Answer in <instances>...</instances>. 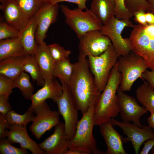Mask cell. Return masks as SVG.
<instances>
[{"label": "cell", "mask_w": 154, "mask_h": 154, "mask_svg": "<svg viewBox=\"0 0 154 154\" xmlns=\"http://www.w3.org/2000/svg\"><path fill=\"white\" fill-rule=\"evenodd\" d=\"M74 64L68 86L76 106L82 115L90 106H96L101 93L96 85L86 56L79 52L77 61Z\"/></svg>", "instance_id": "obj_1"}, {"label": "cell", "mask_w": 154, "mask_h": 154, "mask_svg": "<svg viewBox=\"0 0 154 154\" xmlns=\"http://www.w3.org/2000/svg\"><path fill=\"white\" fill-rule=\"evenodd\" d=\"M121 75L118 69L117 62L111 70L106 86L101 93L95 108V125L116 117L120 108L117 90L121 82Z\"/></svg>", "instance_id": "obj_2"}, {"label": "cell", "mask_w": 154, "mask_h": 154, "mask_svg": "<svg viewBox=\"0 0 154 154\" xmlns=\"http://www.w3.org/2000/svg\"><path fill=\"white\" fill-rule=\"evenodd\" d=\"M95 106H90L78 121L74 137L70 141L68 149L80 150L86 154H105L97 148L93 135Z\"/></svg>", "instance_id": "obj_3"}, {"label": "cell", "mask_w": 154, "mask_h": 154, "mask_svg": "<svg viewBox=\"0 0 154 154\" xmlns=\"http://www.w3.org/2000/svg\"><path fill=\"white\" fill-rule=\"evenodd\" d=\"M129 38L131 51L141 56L151 70H154V24L133 25Z\"/></svg>", "instance_id": "obj_4"}, {"label": "cell", "mask_w": 154, "mask_h": 154, "mask_svg": "<svg viewBox=\"0 0 154 154\" xmlns=\"http://www.w3.org/2000/svg\"><path fill=\"white\" fill-rule=\"evenodd\" d=\"M119 56L112 43L99 55L88 56L90 70L96 85L101 93L104 90L111 71L117 62Z\"/></svg>", "instance_id": "obj_5"}, {"label": "cell", "mask_w": 154, "mask_h": 154, "mask_svg": "<svg viewBox=\"0 0 154 154\" xmlns=\"http://www.w3.org/2000/svg\"><path fill=\"white\" fill-rule=\"evenodd\" d=\"M60 7L65 18L66 23L75 33L78 39L88 32L101 30L102 23L90 9L84 11L78 8L71 9L64 4Z\"/></svg>", "instance_id": "obj_6"}, {"label": "cell", "mask_w": 154, "mask_h": 154, "mask_svg": "<svg viewBox=\"0 0 154 154\" xmlns=\"http://www.w3.org/2000/svg\"><path fill=\"white\" fill-rule=\"evenodd\" d=\"M119 71L121 75L119 87L123 92L130 91L133 83L147 69L143 59L133 51L119 56L118 61Z\"/></svg>", "instance_id": "obj_7"}, {"label": "cell", "mask_w": 154, "mask_h": 154, "mask_svg": "<svg viewBox=\"0 0 154 154\" xmlns=\"http://www.w3.org/2000/svg\"><path fill=\"white\" fill-rule=\"evenodd\" d=\"M63 92L61 96L55 103L60 114L64 120L65 131L70 140L75 133L78 120L79 111L73 98L68 85L60 81Z\"/></svg>", "instance_id": "obj_8"}, {"label": "cell", "mask_w": 154, "mask_h": 154, "mask_svg": "<svg viewBox=\"0 0 154 154\" xmlns=\"http://www.w3.org/2000/svg\"><path fill=\"white\" fill-rule=\"evenodd\" d=\"M133 25L130 20L119 19L115 17L102 27V33L110 39L119 56L126 55L131 51L129 38H123L121 34L125 28L132 27Z\"/></svg>", "instance_id": "obj_9"}, {"label": "cell", "mask_w": 154, "mask_h": 154, "mask_svg": "<svg viewBox=\"0 0 154 154\" xmlns=\"http://www.w3.org/2000/svg\"><path fill=\"white\" fill-rule=\"evenodd\" d=\"M35 117L29 127L32 135L38 140L47 131L54 127L60 121L59 112L51 110L46 101L33 110Z\"/></svg>", "instance_id": "obj_10"}, {"label": "cell", "mask_w": 154, "mask_h": 154, "mask_svg": "<svg viewBox=\"0 0 154 154\" xmlns=\"http://www.w3.org/2000/svg\"><path fill=\"white\" fill-rule=\"evenodd\" d=\"M113 126L116 125L121 128L123 133L126 136L122 137L123 143L131 142L135 154L139 153L141 146L146 141L154 138V132L148 125H143L141 127L130 122L121 121L114 118L110 119Z\"/></svg>", "instance_id": "obj_11"}, {"label": "cell", "mask_w": 154, "mask_h": 154, "mask_svg": "<svg viewBox=\"0 0 154 154\" xmlns=\"http://www.w3.org/2000/svg\"><path fill=\"white\" fill-rule=\"evenodd\" d=\"M79 39V52L86 57L99 55L107 49L111 43L110 39L100 30L88 32Z\"/></svg>", "instance_id": "obj_12"}, {"label": "cell", "mask_w": 154, "mask_h": 154, "mask_svg": "<svg viewBox=\"0 0 154 154\" xmlns=\"http://www.w3.org/2000/svg\"><path fill=\"white\" fill-rule=\"evenodd\" d=\"M122 91L119 86L117 94L120 108L119 113L123 121H132L135 125L141 127L143 125L140 121V118L148 112L145 108L139 105L135 98Z\"/></svg>", "instance_id": "obj_13"}, {"label": "cell", "mask_w": 154, "mask_h": 154, "mask_svg": "<svg viewBox=\"0 0 154 154\" xmlns=\"http://www.w3.org/2000/svg\"><path fill=\"white\" fill-rule=\"evenodd\" d=\"M59 7L58 3L51 4L43 2L34 16L37 26L35 40L38 45L44 41L50 25L56 21Z\"/></svg>", "instance_id": "obj_14"}, {"label": "cell", "mask_w": 154, "mask_h": 154, "mask_svg": "<svg viewBox=\"0 0 154 154\" xmlns=\"http://www.w3.org/2000/svg\"><path fill=\"white\" fill-rule=\"evenodd\" d=\"M53 133L39 144L47 154H64L68 149L70 139L66 133L64 124L60 121L55 127Z\"/></svg>", "instance_id": "obj_15"}, {"label": "cell", "mask_w": 154, "mask_h": 154, "mask_svg": "<svg viewBox=\"0 0 154 154\" xmlns=\"http://www.w3.org/2000/svg\"><path fill=\"white\" fill-rule=\"evenodd\" d=\"M9 130H6L7 139L11 144L18 143L20 148L29 150L33 154H45L39 144L32 139L28 134L27 127L18 125H11Z\"/></svg>", "instance_id": "obj_16"}, {"label": "cell", "mask_w": 154, "mask_h": 154, "mask_svg": "<svg viewBox=\"0 0 154 154\" xmlns=\"http://www.w3.org/2000/svg\"><path fill=\"white\" fill-rule=\"evenodd\" d=\"M1 3L0 9L6 22L20 32L30 19L20 8L15 0H7Z\"/></svg>", "instance_id": "obj_17"}, {"label": "cell", "mask_w": 154, "mask_h": 154, "mask_svg": "<svg viewBox=\"0 0 154 154\" xmlns=\"http://www.w3.org/2000/svg\"><path fill=\"white\" fill-rule=\"evenodd\" d=\"M62 92V85L56 78L45 81L42 87L34 94L31 98V104L28 109L33 110L48 99H51L56 102L61 96Z\"/></svg>", "instance_id": "obj_18"}, {"label": "cell", "mask_w": 154, "mask_h": 154, "mask_svg": "<svg viewBox=\"0 0 154 154\" xmlns=\"http://www.w3.org/2000/svg\"><path fill=\"white\" fill-rule=\"evenodd\" d=\"M106 143L105 154H127L123 146V137L114 129L110 120L99 125Z\"/></svg>", "instance_id": "obj_19"}, {"label": "cell", "mask_w": 154, "mask_h": 154, "mask_svg": "<svg viewBox=\"0 0 154 154\" xmlns=\"http://www.w3.org/2000/svg\"><path fill=\"white\" fill-rule=\"evenodd\" d=\"M34 56L45 80L53 78L52 72L55 62L50 53L48 45L44 41L38 45Z\"/></svg>", "instance_id": "obj_20"}, {"label": "cell", "mask_w": 154, "mask_h": 154, "mask_svg": "<svg viewBox=\"0 0 154 154\" xmlns=\"http://www.w3.org/2000/svg\"><path fill=\"white\" fill-rule=\"evenodd\" d=\"M115 0H92L90 10L105 24L115 17Z\"/></svg>", "instance_id": "obj_21"}, {"label": "cell", "mask_w": 154, "mask_h": 154, "mask_svg": "<svg viewBox=\"0 0 154 154\" xmlns=\"http://www.w3.org/2000/svg\"><path fill=\"white\" fill-rule=\"evenodd\" d=\"M37 26L34 16L31 18L27 25L21 31L19 37L24 48L25 55H34L38 44L35 40Z\"/></svg>", "instance_id": "obj_22"}, {"label": "cell", "mask_w": 154, "mask_h": 154, "mask_svg": "<svg viewBox=\"0 0 154 154\" xmlns=\"http://www.w3.org/2000/svg\"><path fill=\"white\" fill-rule=\"evenodd\" d=\"M25 55L7 58L0 61V74L14 80L24 71Z\"/></svg>", "instance_id": "obj_23"}, {"label": "cell", "mask_w": 154, "mask_h": 154, "mask_svg": "<svg viewBox=\"0 0 154 154\" xmlns=\"http://www.w3.org/2000/svg\"><path fill=\"white\" fill-rule=\"evenodd\" d=\"M25 55L24 48L19 37L0 40V61L7 58Z\"/></svg>", "instance_id": "obj_24"}, {"label": "cell", "mask_w": 154, "mask_h": 154, "mask_svg": "<svg viewBox=\"0 0 154 154\" xmlns=\"http://www.w3.org/2000/svg\"><path fill=\"white\" fill-rule=\"evenodd\" d=\"M138 101L150 113L154 112V89L145 82L138 86L136 90Z\"/></svg>", "instance_id": "obj_25"}, {"label": "cell", "mask_w": 154, "mask_h": 154, "mask_svg": "<svg viewBox=\"0 0 154 154\" xmlns=\"http://www.w3.org/2000/svg\"><path fill=\"white\" fill-rule=\"evenodd\" d=\"M74 63L69 58L55 62L52 72L54 78L69 84L74 70Z\"/></svg>", "instance_id": "obj_26"}, {"label": "cell", "mask_w": 154, "mask_h": 154, "mask_svg": "<svg viewBox=\"0 0 154 154\" xmlns=\"http://www.w3.org/2000/svg\"><path fill=\"white\" fill-rule=\"evenodd\" d=\"M24 70L30 75L34 82L38 86H42L45 80L41 73L34 55H26L24 65Z\"/></svg>", "instance_id": "obj_27"}, {"label": "cell", "mask_w": 154, "mask_h": 154, "mask_svg": "<svg viewBox=\"0 0 154 154\" xmlns=\"http://www.w3.org/2000/svg\"><path fill=\"white\" fill-rule=\"evenodd\" d=\"M30 79L29 75L24 71L14 80L13 85V89L19 88L24 97L29 100H31L34 91V88Z\"/></svg>", "instance_id": "obj_28"}, {"label": "cell", "mask_w": 154, "mask_h": 154, "mask_svg": "<svg viewBox=\"0 0 154 154\" xmlns=\"http://www.w3.org/2000/svg\"><path fill=\"white\" fill-rule=\"evenodd\" d=\"M33 110L28 109L23 114H19L13 110H11L6 115L7 121L11 125H18L27 127L28 123L33 121L35 116Z\"/></svg>", "instance_id": "obj_29"}, {"label": "cell", "mask_w": 154, "mask_h": 154, "mask_svg": "<svg viewBox=\"0 0 154 154\" xmlns=\"http://www.w3.org/2000/svg\"><path fill=\"white\" fill-rule=\"evenodd\" d=\"M17 3L30 18L33 17L43 2V0H15Z\"/></svg>", "instance_id": "obj_30"}, {"label": "cell", "mask_w": 154, "mask_h": 154, "mask_svg": "<svg viewBox=\"0 0 154 154\" xmlns=\"http://www.w3.org/2000/svg\"><path fill=\"white\" fill-rule=\"evenodd\" d=\"M50 53L55 62L69 58L71 53L70 50L65 49L59 44L53 43L48 45Z\"/></svg>", "instance_id": "obj_31"}, {"label": "cell", "mask_w": 154, "mask_h": 154, "mask_svg": "<svg viewBox=\"0 0 154 154\" xmlns=\"http://www.w3.org/2000/svg\"><path fill=\"white\" fill-rule=\"evenodd\" d=\"M7 139H1L0 140V154H28L27 149L18 148L12 145Z\"/></svg>", "instance_id": "obj_32"}, {"label": "cell", "mask_w": 154, "mask_h": 154, "mask_svg": "<svg viewBox=\"0 0 154 154\" xmlns=\"http://www.w3.org/2000/svg\"><path fill=\"white\" fill-rule=\"evenodd\" d=\"M124 2L126 9L133 15L139 10L149 11V5L146 0H124Z\"/></svg>", "instance_id": "obj_33"}, {"label": "cell", "mask_w": 154, "mask_h": 154, "mask_svg": "<svg viewBox=\"0 0 154 154\" xmlns=\"http://www.w3.org/2000/svg\"><path fill=\"white\" fill-rule=\"evenodd\" d=\"M20 32L7 22L0 23V40L7 38L19 37Z\"/></svg>", "instance_id": "obj_34"}, {"label": "cell", "mask_w": 154, "mask_h": 154, "mask_svg": "<svg viewBox=\"0 0 154 154\" xmlns=\"http://www.w3.org/2000/svg\"><path fill=\"white\" fill-rule=\"evenodd\" d=\"M14 79L0 74V95H4L9 100L13 93V85Z\"/></svg>", "instance_id": "obj_35"}, {"label": "cell", "mask_w": 154, "mask_h": 154, "mask_svg": "<svg viewBox=\"0 0 154 154\" xmlns=\"http://www.w3.org/2000/svg\"><path fill=\"white\" fill-rule=\"evenodd\" d=\"M116 2L115 17L118 19L128 20L133 16L126 8L124 0H115Z\"/></svg>", "instance_id": "obj_36"}, {"label": "cell", "mask_w": 154, "mask_h": 154, "mask_svg": "<svg viewBox=\"0 0 154 154\" xmlns=\"http://www.w3.org/2000/svg\"><path fill=\"white\" fill-rule=\"evenodd\" d=\"M89 0H43V2L51 4L58 3L62 2H67L75 3L78 5V8L82 10L87 9L86 5V1Z\"/></svg>", "instance_id": "obj_37"}, {"label": "cell", "mask_w": 154, "mask_h": 154, "mask_svg": "<svg viewBox=\"0 0 154 154\" xmlns=\"http://www.w3.org/2000/svg\"><path fill=\"white\" fill-rule=\"evenodd\" d=\"M10 125L8 123L6 115L0 113V139L6 137V129H9Z\"/></svg>", "instance_id": "obj_38"}, {"label": "cell", "mask_w": 154, "mask_h": 154, "mask_svg": "<svg viewBox=\"0 0 154 154\" xmlns=\"http://www.w3.org/2000/svg\"><path fill=\"white\" fill-rule=\"evenodd\" d=\"M8 100L4 95H0V113L5 115L12 109Z\"/></svg>", "instance_id": "obj_39"}, {"label": "cell", "mask_w": 154, "mask_h": 154, "mask_svg": "<svg viewBox=\"0 0 154 154\" xmlns=\"http://www.w3.org/2000/svg\"><path fill=\"white\" fill-rule=\"evenodd\" d=\"M145 11L143 10L137 11L133 14L135 21L139 24L143 25H148L146 20Z\"/></svg>", "instance_id": "obj_40"}, {"label": "cell", "mask_w": 154, "mask_h": 154, "mask_svg": "<svg viewBox=\"0 0 154 154\" xmlns=\"http://www.w3.org/2000/svg\"><path fill=\"white\" fill-rule=\"evenodd\" d=\"M142 78L145 80L154 89V70H146L142 74Z\"/></svg>", "instance_id": "obj_41"}, {"label": "cell", "mask_w": 154, "mask_h": 154, "mask_svg": "<svg viewBox=\"0 0 154 154\" xmlns=\"http://www.w3.org/2000/svg\"><path fill=\"white\" fill-rule=\"evenodd\" d=\"M154 147V138L149 139L144 142L142 150L140 154H148Z\"/></svg>", "instance_id": "obj_42"}, {"label": "cell", "mask_w": 154, "mask_h": 154, "mask_svg": "<svg viewBox=\"0 0 154 154\" xmlns=\"http://www.w3.org/2000/svg\"><path fill=\"white\" fill-rule=\"evenodd\" d=\"M146 22L148 25L154 24V14L148 11L145 13Z\"/></svg>", "instance_id": "obj_43"}, {"label": "cell", "mask_w": 154, "mask_h": 154, "mask_svg": "<svg viewBox=\"0 0 154 154\" xmlns=\"http://www.w3.org/2000/svg\"><path fill=\"white\" fill-rule=\"evenodd\" d=\"M150 116L147 119L148 125L152 128L154 132V112L150 113Z\"/></svg>", "instance_id": "obj_44"}, {"label": "cell", "mask_w": 154, "mask_h": 154, "mask_svg": "<svg viewBox=\"0 0 154 154\" xmlns=\"http://www.w3.org/2000/svg\"><path fill=\"white\" fill-rule=\"evenodd\" d=\"M64 154H86L82 151L75 149H68L64 153Z\"/></svg>", "instance_id": "obj_45"}, {"label": "cell", "mask_w": 154, "mask_h": 154, "mask_svg": "<svg viewBox=\"0 0 154 154\" xmlns=\"http://www.w3.org/2000/svg\"><path fill=\"white\" fill-rule=\"evenodd\" d=\"M149 5L148 11L154 14V0H146Z\"/></svg>", "instance_id": "obj_46"}, {"label": "cell", "mask_w": 154, "mask_h": 154, "mask_svg": "<svg viewBox=\"0 0 154 154\" xmlns=\"http://www.w3.org/2000/svg\"><path fill=\"white\" fill-rule=\"evenodd\" d=\"M151 154H154V147L151 149Z\"/></svg>", "instance_id": "obj_47"}, {"label": "cell", "mask_w": 154, "mask_h": 154, "mask_svg": "<svg viewBox=\"0 0 154 154\" xmlns=\"http://www.w3.org/2000/svg\"><path fill=\"white\" fill-rule=\"evenodd\" d=\"M6 0H0V2L1 3H2Z\"/></svg>", "instance_id": "obj_48"}]
</instances>
